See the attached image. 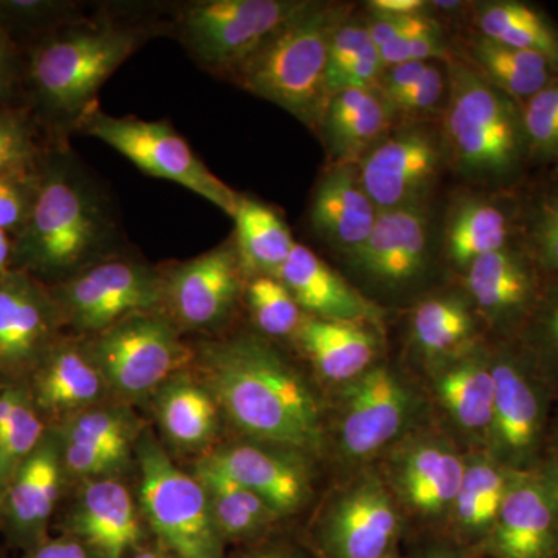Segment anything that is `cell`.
I'll return each mask as SVG.
<instances>
[{"mask_svg": "<svg viewBox=\"0 0 558 558\" xmlns=\"http://www.w3.org/2000/svg\"><path fill=\"white\" fill-rule=\"evenodd\" d=\"M424 373L425 392L438 413L439 427L465 453L486 451L495 400L492 341H480Z\"/></svg>", "mask_w": 558, "mask_h": 558, "instance_id": "2e32d148", "label": "cell"}, {"mask_svg": "<svg viewBox=\"0 0 558 558\" xmlns=\"http://www.w3.org/2000/svg\"><path fill=\"white\" fill-rule=\"evenodd\" d=\"M333 392L328 444L354 472L376 464L399 440L428 424L432 405L425 388L385 359Z\"/></svg>", "mask_w": 558, "mask_h": 558, "instance_id": "5b68a950", "label": "cell"}, {"mask_svg": "<svg viewBox=\"0 0 558 558\" xmlns=\"http://www.w3.org/2000/svg\"><path fill=\"white\" fill-rule=\"evenodd\" d=\"M201 381L242 438L322 457L328 410L307 377L266 337L238 333L202 348Z\"/></svg>", "mask_w": 558, "mask_h": 558, "instance_id": "6da1fadb", "label": "cell"}, {"mask_svg": "<svg viewBox=\"0 0 558 558\" xmlns=\"http://www.w3.org/2000/svg\"><path fill=\"white\" fill-rule=\"evenodd\" d=\"M553 558H558V548H557L556 553H554Z\"/></svg>", "mask_w": 558, "mask_h": 558, "instance_id": "6125c7cd", "label": "cell"}, {"mask_svg": "<svg viewBox=\"0 0 558 558\" xmlns=\"http://www.w3.org/2000/svg\"><path fill=\"white\" fill-rule=\"evenodd\" d=\"M86 351L108 388L126 402L156 395L194 357L175 323L160 312L121 319L92 336Z\"/></svg>", "mask_w": 558, "mask_h": 558, "instance_id": "9c48e42d", "label": "cell"}, {"mask_svg": "<svg viewBox=\"0 0 558 558\" xmlns=\"http://www.w3.org/2000/svg\"><path fill=\"white\" fill-rule=\"evenodd\" d=\"M377 216L379 209L363 189L357 165H332L319 180L311 204L312 229L341 255L365 244Z\"/></svg>", "mask_w": 558, "mask_h": 558, "instance_id": "f1b7e54d", "label": "cell"}, {"mask_svg": "<svg viewBox=\"0 0 558 558\" xmlns=\"http://www.w3.org/2000/svg\"><path fill=\"white\" fill-rule=\"evenodd\" d=\"M62 322L100 333L121 319L165 306V278L145 264L102 259L65 279L53 293Z\"/></svg>", "mask_w": 558, "mask_h": 558, "instance_id": "9a60e30c", "label": "cell"}, {"mask_svg": "<svg viewBox=\"0 0 558 558\" xmlns=\"http://www.w3.org/2000/svg\"><path fill=\"white\" fill-rule=\"evenodd\" d=\"M72 7L50 0H0V24L10 31L11 25H35L60 16Z\"/></svg>", "mask_w": 558, "mask_h": 558, "instance_id": "681fc988", "label": "cell"}, {"mask_svg": "<svg viewBox=\"0 0 558 558\" xmlns=\"http://www.w3.org/2000/svg\"><path fill=\"white\" fill-rule=\"evenodd\" d=\"M469 57L470 65L519 105L558 80V70L542 54L501 46L481 35L470 40Z\"/></svg>", "mask_w": 558, "mask_h": 558, "instance_id": "8d00e7d4", "label": "cell"}, {"mask_svg": "<svg viewBox=\"0 0 558 558\" xmlns=\"http://www.w3.org/2000/svg\"><path fill=\"white\" fill-rule=\"evenodd\" d=\"M306 5L304 0H205L183 10L179 32L201 65L230 78Z\"/></svg>", "mask_w": 558, "mask_h": 558, "instance_id": "4fadbf2b", "label": "cell"}, {"mask_svg": "<svg viewBox=\"0 0 558 558\" xmlns=\"http://www.w3.org/2000/svg\"><path fill=\"white\" fill-rule=\"evenodd\" d=\"M78 124L84 134L119 150L146 174L179 183L231 218L236 215L241 194L213 174L167 121L113 117L92 108Z\"/></svg>", "mask_w": 558, "mask_h": 558, "instance_id": "8fae6325", "label": "cell"}, {"mask_svg": "<svg viewBox=\"0 0 558 558\" xmlns=\"http://www.w3.org/2000/svg\"><path fill=\"white\" fill-rule=\"evenodd\" d=\"M446 160L442 134L417 124L389 132L357 167L371 201L388 211L425 205Z\"/></svg>", "mask_w": 558, "mask_h": 558, "instance_id": "e0dca14e", "label": "cell"}, {"mask_svg": "<svg viewBox=\"0 0 558 558\" xmlns=\"http://www.w3.org/2000/svg\"><path fill=\"white\" fill-rule=\"evenodd\" d=\"M135 453L140 509L161 548L175 558H227L199 480L179 469L153 433L140 435Z\"/></svg>", "mask_w": 558, "mask_h": 558, "instance_id": "52a82bcc", "label": "cell"}, {"mask_svg": "<svg viewBox=\"0 0 558 558\" xmlns=\"http://www.w3.org/2000/svg\"><path fill=\"white\" fill-rule=\"evenodd\" d=\"M236 248L245 279L278 277L296 242L289 227L263 202L241 196L236 215Z\"/></svg>", "mask_w": 558, "mask_h": 558, "instance_id": "d590c367", "label": "cell"}, {"mask_svg": "<svg viewBox=\"0 0 558 558\" xmlns=\"http://www.w3.org/2000/svg\"><path fill=\"white\" fill-rule=\"evenodd\" d=\"M116 227L97 189L69 161L40 172L38 194L13 244V259L36 274H78L102 260Z\"/></svg>", "mask_w": 558, "mask_h": 558, "instance_id": "7a4b0ae2", "label": "cell"}, {"mask_svg": "<svg viewBox=\"0 0 558 558\" xmlns=\"http://www.w3.org/2000/svg\"><path fill=\"white\" fill-rule=\"evenodd\" d=\"M492 341L495 400L486 453L526 472L548 454L553 391L517 340Z\"/></svg>", "mask_w": 558, "mask_h": 558, "instance_id": "ba28073f", "label": "cell"}, {"mask_svg": "<svg viewBox=\"0 0 558 558\" xmlns=\"http://www.w3.org/2000/svg\"><path fill=\"white\" fill-rule=\"evenodd\" d=\"M521 119L527 154L558 160V80L523 102Z\"/></svg>", "mask_w": 558, "mask_h": 558, "instance_id": "7bdbcfd3", "label": "cell"}, {"mask_svg": "<svg viewBox=\"0 0 558 558\" xmlns=\"http://www.w3.org/2000/svg\"><path fill=\"white\" fill-rule=\"evenodd\" d=\"M407 519L377 468L355 470L326 502L315 529L323 558H391Z\"/></svg>", "mask_w": 558, "mask_h": 558, "instance_id": "7c38bea8", "label": "cell"}, {"mask_svg": "<svg viewBox=\"0 0 558 558\" xmlns=\"http://www.w3.org/2000/svg\"><path fill=\"white\" fill-rule=\"evenodd\" d=\"M558 548V465L548 451L537 468L521 472L478 549L490 558H553Z\"/></svg>", "mask_w": 558, "mask_h": 558, "instance_id": "ac0fdd59", "label": "cell"}, {"mask_svg": "<svg viewBox=\"0 0 558 558\" xmlns=\"http://www.w3.org/2000/svg\"><path fill=\"white\" fill-rule=\"evenodd\" d=\"M247 301L253 322L269 339L293 337L304 314L289 289L275 277L248 279Z\"/></svg>", "mask_w": 558, "mask_h": 558, "instance_id": "60d3db41", "label": "cell"}, {"mask_svg": "<svg viewBox=\"0 0 558 558\" xmlns=\"http://www.w3.org/2000/svg\"><path fill=\"white\" fill-rule=\"evenodd\" d=\"M20 61L10 32L0 24V101L5 100L16 86Z\"/></svg>", "mask_w": 558, "mask_h": 558, "instance_id": "f5cc1de1", "label": "cell"}, {"mask_svg": "<svg viewBox=\"0 0 558 558\" xmlns=\"http://www.w3.org/2000/svg\"><path fill=\"white\" fill-rule=\"evenodd\" d=\"M476 550L464 548L457 543H435L418 550L414 558H483Z\"/></svg>", "mask_w": 558, "mask_h": 558, "instance_id": "11a10c76", "label": "cell"}, {"mask_svg": "<svg viewBox=\"0 0 558 558\" xmlns=\"http://www.w3.org/2000/svg\"><path fill=\"white\" fill-rule=\"evenodd\" d=\"M550 451H553L554 457H556L557 465H558V422L556 428V439H554V446L549 447Z\"/></svg>", "mask_w": 558, "mask_h": 558, "instance_id": "91938a15", "label": "cell"}, {"mask_svg": "<svg viewBox=\"0 0 558 558\" xmlns=\"http://www.w3.org/2000/svg\"><path fill=\"white\" fill-rule=\"evenodd\" d=\"M36 154L35 138L24 117L0 106V178L35 171Z\"/></svg>", "mask_w": 558, "mask_h": 558, "instance_id": "f6af8a7d", "label": "cell"}, {"mask_svg": "<svg viewBox=\"0 0 558 558\" xmlns=\"http://www.w3.org/2000/svg\"><path fill=\"white\" fill-rule=\"evenodd\" d=\"M28 387L40 413L68 417L101 403L109 389L86 348L73 343L51 349Z\"/></svg>", "mask_w": 558, "mask_h": 558, "instance_id": "1f68e13d", "label": "cell"}, {"mask_svg": "<svg viewBox=\"0 0 558 558\" xmlns=\"http://www.w3.org/2000/svg\"><path fill=\"white\" fill-rule=\"evenodd\" d=\"M395 109L379 90L351 89L329 98L318 131L332 165H357L387 137Z\"/></svg>", "mask_w": 558, "mask_h": 558, "instance_id": "f546056e", "label": "cell"}, {"mask_svg": "<svg viewBox=\"0 0 558 558\" xmlns=\"http://www.w3.org/2000/svg\"><path fill=\"white\" fill-rule=\"evenodd\" d=\"M427 2L422 0H373L369 10L373 13L391 14V16H409V14L425 13Z\"/></svg>", "mask_w": 558, "mask_h": 558, "instance_id": "db71d44e", "label": "cell"}, {"mask_svg": "<svg viewBox=\"0 0 558 558\" xmlns=\"http://www.w3.org/2000/svg\"><path fill=\"white\" fill-rule=\"evenodd\" d=\"M43 416L27 384L0 385V498L46 436Z\"/></svg>", "mask_w": 558, "mask_h": 558, "instance_id": "f35d334b", "label": "cell"}, {"mask_svg": "<svg viewBox=\"0 0 558 558\" xmlns=\"http://www.w3.org/2000/svg\"><path fill=\"white\" fill-rule=\"evenodd\" d=\"M475 22L484 38L542 54L558 70V31L535 7L515 0L483 2L476 7Z\"/></svg>", "mask_w": 558, "mask_h": 558, "instance_id": "74e56055", "label": "cell"}, {"mask_svg": "<svg viewBox=\"0 0 558 558\" xmlns=\"http://www.w3.org/2000/svg\"><path fill=\"white\" fill-rule=\"evenodd\" d=\"M13 260V242L7 231L0 230V275L9 274L10 263Z\"/></svg>", "mask_w": 558, "mask_h": 558, "instance_id": "9f6ffc18", "label": "cell"}, {"mask_svg": "<svg viewBox=\"0 0 558 558\" xmlns=\"http://www.w3.org/2000/svg\"><path fill=\"white\" fill-rule=\"evenodd\" d=\"M234 558H264V553L258 554H244V556H238Z\"/></svg>", "mask_w": 558, "mask_h": 558, "instance_id": "94428289", "label": "cell"}, {"mask_svg": "<svg viewBox=\"0 0 558 558\" xmlns=\"http://www.w3.org/2000/svg\"><path fill=\"white\" fill-rule=\"evenodd\" d=\"M379 51L381 62L389 68L402 62H427L429 58L447 57V43L439 22L418 13L398 39Z\"/></svg>", "mask_w": 558, "mask_h": 558, "instance_id": "ee69618b", "label": "cell"}, {"mask_svg": "<svg viewBox=\"0 0 558 558\" xmlns=\"http://www.w3.org/2000/svg\"><path fill=\"white\" fill-rule=\"evenodd\" d=\"M204 459L258 494L281 519L300 512L314 495L315 458L303 451L242 438Z\"/></svg>", "mask_w": 558, "mask_h": 558, "instance_id": "7402d4cb", "label": "cell"}, {"mask_svg": "<svg viewBox=\"0 0 558 558\" xmlns=\"http://www.w3.org/2000/svg\"><path fill=\"white\" fill-rule=\"evenodd\" d=\"M515 227V211L508 202L461 197L451 205L444 230V252L451 269L464 277L475 260L508 247Z\"/></svg>", "mask_w": 558, "mask_h": 558, "instance_id": "d6a6232c", "label": "cell"}, {"mask_svg": "<svg viewBox=\"0 0 558 558\" xmlns=\"http://www.w3.org/2000/svg\"><path fill=\"white\" fill-rule=\"evenodd\" d=\"M142 509L121 481L86 480L68 519V534L97 558H128L142 549Z\"/></svg>", "mask_w": 558, "mask_h": 558, "instance_id": "d4e9b609", "label": "cell"}, {"mask_svg": "<svg viewBox=\"0 0 558 558\" xmlns=\"http://www.w3.org/2000/svg\"><path fill=\"white\" fill-rule=\"evenodd\" d=\"M444 145L454 170L472 182L499 185L527 154L521 106L464 60H450Z\"/></svg>", "mask_w": 558, "mask_h": 558, "instance_id": "277c9868", "label": "cell"}, {"mask_svg": "<svg viewBox=\"0 0 558 558\" xmlns=\"http://www.w3.org/2000/svg\"><path fill=\"white\" fill-rule=\"evenodd\" d=\"M343 20H347L344 7L307 2L242 62L229 80L288 110L312 130H318L329 101L326 89L329 44Z\"/></svg>", "mask_w": 558, "mask_h": 558, "instance_id": "3957f363", "label": "cell"}, {"mask_svg": "<svg viewBox=\"0 0 558 558\" xmlns=\"http://www.w3.org/2000/svg\"><path fill=\"white\" fill-rule=\"evenodd\" d=\"M487 330L464 289L418 300L409 323V344L422 369L432 368L487 339Z\"/></svg>", "mask_w": 558, "mask_h": 558, "instance_id": "83f0119b", "label": "cell"}, {"mask_svg": "<svg viewBox=\"0 0 558 558\" xmlns=\"http://www.w3.org/2000/svg\"><path fill=\"white\" fill-rule=\"evenodd\" d=\"M264 558H295L293 554L288 553L284 549L267 550L264 553Z\"/></svg>", "mask_w": 558, "mask_h": 558, "instance_id": "680465c9", "label": "cell"}, {"mask_svg": "<svg viewBox=\"0 0 558 558\" xmlns=\"http://www.w3.org/2000/svg\"><path fill=\"white\" fill-rule=\"evenodd\" d=\"M391 558H400V557H399V554H398V556H395V557H391Z\"/></svg>", "mask_w": 558, "mask_h": 558, "instance_id": "be15d7a7", "label": "cell"}, {"mask_svg": "<svg viewBox=\"0 0 558 558\" xmlns=\"http://www.w3.org/2000/svg\"><path fill=\"white\" fill-rule=\"evenodd\" d=\"M165 436L183 450H201L218 436L220 410L202 381L183 371L154 395Z\"/></svg>", "mask_w": 558, "mask_h": 558, "instance_id": "836d02e7", "label": "cell"}, {"mask_svg": "<svg viewBox=\"0 0 558 558\" xmlns=\"http://www.w3.org/2000/svg\"><path fill=\"white\" fill-rule=\"evenodd\" d=\"M142 43V31L113 22L75 25L51 36L31 62L39 100L54 116L80 121L106 80Z\"/></svg>", "mask_w": 558, "mask_h": 558, "instance_id": "8992f818", "label": "cell"}, {"mask_svg": "<svg viewBox=\"0 0 558 558\" xmlns=\"http://www.w3.org/2000/svg\"><path fill=\"white\" fill-rule=\"evenodd\" d=\"M429 62H402V64L389 65L381 73L376 89L384 95L389 102L405 94L424 75Z\"/></svg>", "mask_w": 558, "mask_h": 558, "instance_id": "f907efd6", "label": "cell"}, {"mask_svg": "<svg viewBox=\"0 0 558 558\" xmlns=\"http://www.w3.org/2000/svg\"><path fill=\"white\" fill-rule=\"evenodd\" d=\"M277 278L307 317L384 325L385 311L304 245L295 244Z\"/></svg>", "mask_w": 558, "mask_h": 558, "instance_id": "484cf974", "label": "cell"}, {"mask_svg": "<svg viewBox=\"0 0 558 558\" xmlns=\"http://www.w3.org/2000/svg\"><path fill=\"white\" fill-rule=\"evenodd\" d=\"M447 86L449 78L444 75L442 70L438 65L429 64L422 78L389 105L395 109L396 116H421L433 112L444 100Z\"/></svg>", "mask_w": 558, "mask_h": 558, "instance_id": "c3c4849f", "label": "cell"}, {"mask_svg": "<svg viewBox=\"0 0 558 558\" xmlns=\"http://www.w3.org/2000/svg\"><path fill=\"white\" fill-rule=\"evenodd\" d=\"M558 399V278H546L542 295L517 339Z\"/></svg>", "mask_w": 558, "mask_h": 558, "instance_id": "ab89813d", "label": "cell"}, {"mask_svg": "<svg viewBox=\"0 0 558 558\" xmlns=\"http://www.w3.org/2000/svg\"><path fill=\"white\" fill-rule=\"evenodd\" d=\"M521 247L545 278H558V185L539 194L523 218Z\"/></svg>", "mask_w": 558, "mask_h": 558, "instance_id": "b9f144b4", "label": "cell"}, {"mask_svg": "<svg viewBox=\"0 0 558 558\" xmlns=\"http://www.w3.org/2000/svg\"><path fill=\"white\" fill-rule=\"evenodd\" d=\"M465 458L442 428L425 424L391 447L377 470L407 520L447 529Z\"/></svg>", "mask_w": 558, "mask_h": 558, "instance_id": "30bf717a", "label": "cell"}, {"mask_svg": "<svg viewBox=\"0 0 558 558\" xmlns=\"http://www.w3.org/2000/svg\"><path fill=\"white\" fill-rule=\"evenodd\" d=\"M40 172L25 171L0 178V230L20 233L31 218Z\"/></svg>", "mask_w": 558, "mask_h": 558, "instance_id": "bcb514c9", "label": "cell"}, {"mask_svg": "<svg viewBox=\"0 0 558 558\" xmlns=\"http://www.w3.org/2000/svg\"><path fill=\"white\" fill-rule=\"evenodd\" d=\"M380 57L365 21H341L329 44L326 80L365 58Z\"/></svg>", "mask_w": 558, "mask_h": 558, "instance_id": "7dc6e473", "label": "cell"}, {"mask_svg": "<svg viewBox=\"0 0 558 558\" xmlns=\"http://www.w3.org/2000/svg\"><path fill=\"white\" fill-rule=\"evenodd\" d=\"M381 329L371 323L332 322L304 315L293 339L319 379L339 388L384 360Z\"/></svg>", "mask_w": 558, "mask_h": 558, "instance_id": "4316f807", "label": "cell"}, {"mask_svg": "<svg viewBox=\"0 0 558 558\" xmlns=\"http://www.w3.org/2000/svg\"><path fill=\"white\" fill-rule=\"evenodd\" d=\"M520 475L521 472L505 468L486 451L468 453L464 475L447 526L457 545L478 553Z\"/></svg>", "mask_w": 558, "mask_h": 558, "instance_id": "4dcf8cb0", "label": "cell"}, {"mask_svg": "<svg viewBox=\"0 0 558 558\" xmlns=\"http://www.w3.org/2000/svg\"><path fill=\"white\" fill-rule=\"evenodd\" d=\"M65 469L60 440L51 429L17 469L0 498L11 542L31 550L47 539L51 515L61 497Z\"/></svg>", "mask_w": 558, "mask_h": 558, "instance_id": "cb8c5ba5", "label": "cell"}, {"mask_svg": "<svg viewBox=\"0 0 558 558\" xmlns=\"http://www.w3.org/2000/svg\"><path fill=\"white\" fill-rule=\"evenodd\" d=\"M429 230L425 205L379 211L368 240L347 256L360 292L380 306L422 289L432 269Z\"/></svg>", "mask_w": 558, "mask_h": 558, "instance_id": "5bb4252c", "label": "cell"}, {"mask_svg": "<svg viewBox=\"0 0 558 558\" xmlns=\"http://www.w3.org/2000/svg\"><path fill=\"white\" fill-rule=\"evenodd\" d=\"M245 281L236 241H226L168 274L165 306L186 328H218L233 314Z\"/></svg>", "mask_w": 558, "mask_h": 558, "instance_id": "44dd1931", "label": "cell"}, {"mask_svg": "<svg viewBox=\"0 0 558 558\" xmlns=\"http://www.w3.org/2000/svg\"><path fill=\"white\" fill-rule=\"evenodd\" d=\"M61 323L53 295L27 274L0 275V374L32 376L60 343Z\"/></svg>", "mask_w": 558, "mask_h": 558, "instance_id": "ffe728a7", "label": "cell"}, {"mask_svg": "<svg viewBox=\"0 0 558 558\" xmlns=\"http://www.w3.org/2000/svg\"><path fill=\"white\" fill-rule=\"evenodd\" d=\"M25 558H97L81 539L65 534L58 538L44 539L28 550Z\"/></svg>", "mask_w": 558, "mask_h": 558, "instance_id": "816d5d0a", "label": "cell"}, {"mask_svg": "<svg viewBox=\"0 0 558 558\" xmlns=\"http://www.w3.org/2000/svg\"><path fill=\"white\" fill-rule=\"evenodd\" d=\"M193 475L207 494L213 520L226 543L255 542L282 520L258 494L230 478L204 458L197 462Z\"/></svg>", "mask_w": 558, "mask_h": 558, "instance_id": "e575fe53", "label": "cell"}, {"mask_svg": "<svg viewBox=\"0 0 558 558\" xmlns=\"http://www.w3.org/2000/svg\"><path fill=\"white\" fill-rule=\"evenodd\" d=\"M464 290L492 340H517L542 295L545 277L521 245L488 253L465 271Z\"/></svg>", "mask_w": 558, "mask_h": 558, "instance_id": "d6986e66", "label": "cell"}, {"mask_svg": "<svg viewBox=\"0 0 558 558\" xmlns=\"http://www.w3.org/2000/svg\"><path fill=\"white\" fill-rule=\"evenodd\" d=\"M53 432L65 473L81 480L106 478L123 469L143 433L130 409L101 403L65 418Z\"/></svg>", "mask_w": 558, "mask_h": 558, "instance_id": "603a6c76", "label": "cell"}, {"mask_svg": "<svg viewBox=\"0 0 558 558\" xmlns=\"http://www.w3.org/2000/svg\"><path fill=\"white\" fill-rule=\"evenodd\" d=\"M131 558H175L163 548L159 549H140Z\"/></svg>", "mask_w": 558, "mask_h": 558, "instance_id": "6f0895ef", "label": "cell"}]
</instances>
